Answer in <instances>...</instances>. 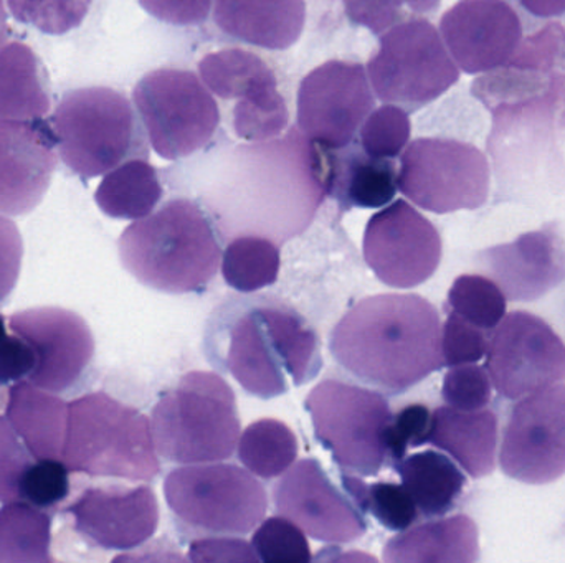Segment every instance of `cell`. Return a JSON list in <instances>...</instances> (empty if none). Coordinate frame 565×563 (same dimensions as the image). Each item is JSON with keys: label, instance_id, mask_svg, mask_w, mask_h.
<instances>
[{"label": "cell", "instance_id": "1", "mask_svg": "<svg viewBox=\"0 0 565 563\" xmlns=\"http://www.w3.org/2000/svg\"><path fill=\"white\" fill-rule=\"evenodd\" d=\"M329 350L355 379L397 396L445 366L440 314L418 294L369 296L335 324Z\"/></svg>", "mask_w": 565, "mask_h": 563}, {"label": "cell", "instance_id": "2", "mask_svg": "<svg viewBox=\"0 0 565 563\" xmlns=\"http://www.w3.org/2000/svg\"><path fill=\"white\" fill-rule=\"evenodd\" d=\"M207 354L258 399L301 387L322 367L312 327L286 304L268 297L232 301L214 311Z\"/></svg>", "mask_w": 565, "mask_h": 563}, {"label": "cell", "instance_id": "3", "mask_svg": "<svg viewBox=\"0 0 565 563\" xmlns=\"http://www.w3.org/2000/svg\"><path fill=\"white\" fill-rule=\"evenodd\" d=\"M122 267L139 283L169 294L198 293L214 280L222 250L207 215L175 198L129 225L118 241Z\"/></svg>", "mask_w": 565, "mask_h": 563}, {"label": "cell", "instance_id": "4", "mask_svg": "<svg viewBox=\"0 0 565 563\" xmlns=\"http://www.w3.org/2000/svg\"><path fill=\"white\" fill-rule=\"evenodd\" d=\"M62 462L70 473L135 483L152 481L161 469L148 416L105 392L68 407Z\"/></svg>", "mask_w": 565, "mask_h": 563}, {"label": "cell", "instance_id": "5", "mask_svg": "<svg viewBox=\"0 0 565 563\" xmlns=\"http://www.w3.org/2000/svg\"><path fill=\"white\" fill-rule=\"evenodd\" d=\"M156 452L179 465L231 458L241 440L234 390L215 372L185 373L156 403L151 415Z\"/></svg>", "mask_w": 565, "mask_h": 563}, {"label": "cell", "instance_id": "6", "mask_svg": "<svg viewBox=\"0 0 565 563\" xmlns=\"http://www.w3.org/2000/svg\"><path fill=\"white\" fill-rule=\"evenodd\" d=\"M135 109L122 93L108 86H86L66 93L52 126L60 159L82 178L98 177L138 151Z\"/></svg>", "mask_w": 565, "mask_h": 563}, {"label": "cell", "instance_id": "7", "mask_svg": "<svg viewBox=\"0 0 565 563\" xmlns=\"http://www.w3.org/2000/svg\"><path fill=\"white\" fill-rule=\"evenodd\" d=\"M318 442L351 475L375 476L387 458L391 405L382 393L341 380H324L306 397Z\"/></svg>", "mask_w": 565, "mask_h": 563}, {"label": "cell", "instance_id": "8", "mask_svg": "<svg viewBox=\"0 0 565 563\" xmlns=\"http://www.w3.org/2000/svg\"><path fill=\"white\" fill-rule=\"evenodd\" d=\"M164 496L182 524L204 534H250L268 509L267 489L235 465L174 469L166 478Z\"/></svg>", "mask_w": 565, "mask_h": 563}, {"label": "cell", "instance_id": "9", "mask_svg": "<svg viewBox=\"0 0 565 563\" xmlns=\"http://www.w3.org/2000/svg\"><path fill=\"white\" fill-rule=\"evenodd\" d=\"M369 82L381 101L415 111L440 98L460 79L441 33L425 19L384 32L367 63Z\"/></svg>", "mask_w": 565, "mask_h": 563}, {"label": "cell", "instance_id": "10", "mask_svg": "<svg viewBox=\"0 0 565 563\" xmlns=\"http://www.w3.org/2000/svg\"><path fill=\"white\" fill-rule=\"evenodd\" d=\"M136 108L156 154L168 161L204 148L221 122L217 102L195 73L159 68L139 79Z\"/></svg>", "mask_w": 565, "mask_h": 563}, {"label": "cell", "instance_id": "11", "mask_svg": "<svg viewBox=\"0 0 565 563\" xmlns=\"http://www.w3.org/2000/svg\"><path fill=\"white\" fill-rule=\"evenodd\" d=\"M487 155L468 142L420 138L402 154L398 191L424 210L451 214L475 210L490 195Z\"/></svg>", "mask_w": 565, "mask_h": 563}, {"label": "cell", "instance_id": "12", "mask_svg": "<svg viewBox=\"0 0 565 563\" xmlns=\"http://www.w3.org/2000/svg\"><path fill=\"white\" fill-rule=\"evenodd\" d=\"M473 95L497 121L514 115H543L565 93V30L559 22L521 40L514 55L500 68L483 73L471 86Z\"/></svg>", "mask_w": 565, "mask_h": 563}, {"label": "cell", "instance_id": "13", "mask_svg": "<svg viewBox=\"0 0 565 563\" xmlns=\"http://www.w3.org/2000/svg\"><path fill=\"white\" fill-rule=\"evenodd\" d=\"M487 370L501 397L520 400L565 382V344L559 334L527 311L507 314L491 333Z\"/></svg>", "mask_w": 565, "mask_h": 563}, {"label": "cell", "instance_id": "14", "mask_svg": "<svg viewBox=\"0 0 565 563\" xmlns=\"http://www.w3.org/2000/svg\"><path fill=\"white\" fill-rule=\"evenodd\" d=\"M508 478L551 485L565 475V382L523 397L511 409L498 453Z\"/></svg>", "mask_w": 565, "mask_h": 563}, {"label": "cell", "instance_id": "15", "mask_svg": "<svg viewBox=\"0 0 565 563\" xmlns=\"http://www.w3.org/2000/svg\"><path fill=\"white\" fill-rule=\"evenodd\" d=\"M372 109L374 95L361 63L329 59L299 85V129L322 148H348Z\"/></svg>", "mask_w": 565, "mask_h": 563}, {"label": "cell", "instance_id": "16", "mask_svg": "<svg viewBox=\"0 0 565 563\" xmlns=\"http://www.w3.org/2000/svg\"><path fill=\"white\" fill-rule=\"evenodd\" d=\"M362 250L375 277L392 288H414L430 280L444 253L435 225L405 201L372 215Z\"/></svg>", "mask_w": 565, "mask_h": 563}, {"label": "cell", "instance_id": "17", "mask_svg": "<svg viewBox=\"0 0 565 563\" xmlns=\"http://www.w3.org/2000/svg\"><path fill=\"white\" fill-rule=\"evenodd\" d=\"M9 329L35 353V369L29 382L46 392L62 393L75 387L95 356V339L88 324L65 307L19 311L9 317Z\"/></svg>", "mask_w": 565, "mask_h": 563}, {"label": "cell", "instance_id": "18", "mask_svg": "<svg viewBox=\"0 0 565 563\" xmlns=\"http://www.w3.org/2000/svg\"><path fill=\"white\" fill-rule=\"evenodd\" d=\"M275 506L309 538L328 544H348L365 534L364 511L342 495L318 459L292 465L274 489Z\"/></svg>", "mask_w": 565, "mask_h": 563}, {"label": "cell", "instance_id": "19", "mask_svg": "<svg viewBox=\"0 0 565 563\" xmlns=\"http://www.w3.org/2000/svg\"><path fill=\"white\" fill-rule=\"evenodd\" d=\"M440 33L468 75L500 68L524 39L520 13L507 0H461L441 17Z\"/></svg>", "mask_w": 565, "mask_h": 563}, {"label": "cell", "instance_id": "20", "mask_svg": "<svg viewBox=\"0 0 565 563\" xmlns=\"http://www.w3.org/2000/svg\"><path fill=\"white\" fill-rule=\"evenodd\" d=\"M76 532L96 548L128 552L158 531L159 505L149 486L88 488L66 508Z\"/></svg>", "mask_w": 565, "mask_h": 563}, {"label": "cell", "instance_id": "21", "mask_svg": "<svg viewBox=\"0 0 565 563\" xmlns=\"http://www.w3.org/2000/svg\"><path fill=\"white\" fill-rule=\"evenodd\" d=\"M56 139L43 119L0 118V214H30L56 169Z\"/></svg>", "mask_w": 565, "mask_h": 563}, {"label": "cell", "instance_id": "22", "mask_svg": "<svg viewBox=\"0 0 565 563\" xmlns=\"http://www.w3.org/2000/svg\"><path fill=\"white\" fill-rule=\"evenodd\" d=\"M481 257L510 301L541 300L565 281V241L554 227L488 248Z\"/></svg>", "mask_w": 565, "mask_h": 563}, {"label": "cell", "instance_id": "23", "mask_svg": "<svg viewBox=\"0 0 565 563\" xmlns=\"http://www.w3.org/2000/svg\"><path fill=\"white\" fill-rule=\"evenodd\" d=\"M427 443L448 453L470 478L481 479L497 468L500 425L488 409L467 412L438 407L431 413Z\"/></svg>", "mask_w": 565, "mask_h": 563}, {"label": "cell", "instance_id": "24", "mask_svg": "<svg viewBox=\"0 0 565 563\" xmlns=\"http://www.w3.org/2000/svg\"><path fill=\"white\" fill-rule=\"evenodd\" d=\"M215 23L227 35L267 50L295 45L305 30V0H214Z\"/></svg>", "mask_w": 565, "mask_h": 563}, {"label": "cell", "instance_id": "25", "mask_svg": "<svg viewBox=\"0 0 565 563\" xmlns=\"http://www.w3.org/2000/svg\"><path fill=\"white\" fill-rule=\"evenodd\" d=\"M6 415L33 459L63 458L68 405L56 393L30 382L13 383Z\"/></svg>", "mask_w": 565, "mask_h": 563}, {"label": "cell", "instance_id": "26", "mask_svg": "<svg viewBox=\"0 0 565 563\" xmlns=\"http://www.w3.org/2000/svg\"><path fill=\"white\" fill-rule=\"evenodd\" d=\"M478 559V528L465 515L407 529L384 548V561L391 563H471Z\"/></svg>", "mask_w": 565, "mask_h": 563}, {"label": "cell", "instance_id": "27", "mask_svg": "<svg viewBox=\"0 0 565 563\" xmlns=\"http://www.w3.org/2000/svg\"><path fill=\"white\" fill-rule=\"evenodd\" d=\"M52 108L49 86L35 52L22 42L0 45V118H45Z\"/></svg>", "mask_w": 565, "mask_h": 563}, {"label": "cell", "instance_id": "28", "mask_svg": "<svg viewBox=\"0 0 565 563\" xmlns=\"http://www.w3.org/2000/svg\"><path fill=\"white\" fill-rule=\"evenodd\" d=\"M402 486L425 518H441L457 505L467 486V476L447 456L422 452L395 465Z\"/></svg>", "mask_w": 565, "mask_h": 563}, {"label": "cell", "instance_id": "29", "mask_svg": "<svg viewBox=\"0 0 565 563\" xmlns=\"http://www.w3.org/2000/svg\"><path fill=\"white\" fill-rule=\"evenodd\" d=\"M334 161L328 175V192L344 207H384L395 197L397 172L392 159L345 151Z\"/></svg>", "mask_w": 565, "mask_h": 563}, {"label": "cell", "instance_id": "30", "mask_svg": "<svg viewBox=\"0 0 565 563\" xmlns=\"http://www.w3.org/2000/svg\"><path fill=\"white\" fill-rule=\"evenodd\" d=\"M162 194L158 171L142 159H131L105 175L95 202L103 214L116 220H139L152 214Z\"/></svg>", "mask_w": 565, "mask_h": 563}, {"label": "cell", "instance_id": "31", "mask_svg": "<svg viewBox=\"0 0 565 563\" xmlns=\"http://www.w3.org/2000/svg\"><path fill=\"white\" fill-rule=\"evenodd\" d=\"M52 516L26 501L0 509V563L52 562Z\"/></svg>", "mask_w": 565, "mask_h": 563}, {"label": "cell", "instance_id": "32", "mask_svg": "<svg viewBox=\"0 0 565 563\" xmlns=\"http://www.w3.org/2000/svg\"><path fill=\"white\" fill-rule=\"evenodd\" d=\"M204 85L222 99H242L278 85L274 69L255 53L242 48L209 53L199 62Z\"/></svg>", "mask_w": 565, "mask_h": 563}, {"label": "cell", "instance_id": "33", "mask_svg": "<svg viewBox=\"0 0 565 563\" xmlns=\"http://www.w3.org/2000/svg\"><path fill=\"white\" fill-rule=\"evenodd\" d=\"M298 439L292 430L274 419L260 420L245 429L238 440V459L264 479L277 478L295 465Z\"/></svg>", "mask_w": 565, "mask_h": 563}, {"label": "cell", "instance_id": "34", "mask_svg": "<svg viewBox=\"0 0 565 563\" xmlns=\"http://www.w3.org/2000/svg\"><path fill=\"white\" fill-rule=\"evenodd\" d=\"M280 248L270 238L238 237L228 243L222 258V274L228 286L254 293L271 286L280 274Z\"/></svg>", "mask_w": 565, "mask_h": 563}, {"label": "cell", "instance_id": "35", "mask_svg": "<svg viewBox=\"0 0 565 563\" xmlns=\"http://www.w3.org/2000/svg\"><path fill=\"white\" fill-rule=\"evenodd\" d=\"M448 307L471 326L493 333L507 316L508 300L497 281L480 274H461L448 291Z\"/></svg>", "mask_w": 565, "mask_h": 563}, {"label": "cell", "instance_id": "36", "mask_svg": "<svg viewBox=\"0 0 565 563\" xmlns=\"http://www.w3.org/2000/svg\"><path fill=\"white\" fill-rule=\"evenodd\" d=\"M289 121L285 98L278 85L260 89L247 98L238 99L234 111V128L238 138L247 141H267L277 138Z\"/></svg>", "mask_w": 565, "mask_h": 563}, {"label": "cell", "instance_id": "37", "mask_svg": "<svg viewBox=\"0 0 565 563\" xmlns=\"http://www.w3.org/2000/svg\"><path fill=\"white\" fill-rule=\"evenodd\" d=\"M10 15L45 35H65L85 22L93 0H6Z\"/></svg>", "mask_w": 565, "mask_h": 563}, {"label": "cell", "instance_id": "38", "mask_svg": "<svg viewBox=\"0 0 565 563\" xmlns=\"http://www.w3.org/2000/svg\"><path fill=\"white\" fill-rule=\"evenodd\" d=\"M411 118L404 108L385 102L362 122V151L374 159H395L402 154L411 139Z\"/></svg>", "mask_w": 565, "mask_h": 563}, {"label": "cell", "instance_id": "39", "mask_svg": "<svg viewBox=\"0 0 565 563\" xmlns=\"http://www.w3.org/2000/svg\"><path fill=\"white\" fill-rule=\"evenodd\" d=\"M344 6L352 22L381 35L398 23L435 12L440 0H344Z\"/></svg>", "mask_w": 565, "mask_h": 563}, {"label": "cell", "instance_id": "40", "mask_svg": "<svg viewBox=\"0 0 565 563\" xmlns=\"http://www.w3.org/2000/svg\"><path fill=\"white\" fill-rule=\"evenodd\" d=\"M252 544L260 562L306 563L312 559L305 531L285 516L267 519L260 524Z\"/></svg>", "mask_w": 565, "mask_h": 563}, {"label": "cell", "instance_id": "41", "mask_svg": "<svg viewBox=\"0 0 565 563\" xmlns=\"http://www.w3.org/2000/svg\"><path fill=\"white\" fill-rule=\"evenodd\" d=\"M70 469L62 459H35L20 481V501L40 509L55 508L70 495Z\"/></svg>", "mask_w": 565, "mask_h": 563}, {"label": "cell", "instance_id": "42", "mask_svg": "<svg viewBox=\"0 0 565 563\" xmlns=\"http://www.w3.org/2000/svg\"><path fill=\"white\" fill-rule=\"evenodd\" d=\"M491 390L493 382L487 369L475 364H463L448 370L441 386V396L447 405L471 412L487 409L493 393Z\"/></svg>", "mask_w": 565, "mask_h": 563}, {"label": "cell", "instance_id": "43", "mask_svg": "<svg viewBox=\"0 0 565 563\" xmlns=\"http://www.w3.org/2000/svg\"><path fill=\"white\" fill-rule=\"evenodd\" d=\"M367 511L388 531L404 532L417 522L418 509L407 489L394 483L369 486Z\"/></svg>", "mask_w": 565, "mask_h": 563}, {"label": "cell", "instance_id": "44", "mask_svg": "<svg viewBox=\"0 0 565 563\" xmlns=\"http://www.w3.org/2000/svg\"><path fill=\"white\" fill-rule=\"evenodd\" d=\"M431 413L424 403H412L392 416L385 432L387 456L397 465L405 458L408 448L427 445Z\"/></svg>", "mask_w": 565, "mask_h": 563}, {"label": "cell", "instance_id": "45", "mask_svg": "<svg viewBox=\"0 0 565 563\" xmlns=\"http://www.w3.org/2000/svg\"><path fill=\"white\" fill-rule=\"evenodd\" d=\"M488 333L471 326L458 314H448L441 327V353L445 366L477 364L483 359L488 349Z\"/></svg>", "mask_w": 565, "mask_h": 563}, {"label": "cell", "instance_id": "46", "mask_svg": "<svg viewBox=\"0 0 565 563\" xmlns=\"http://www.w3.org/2000/svg\"><path fill=\"white\" fill-rule=\"evenodd\" d=\"M9 420L0 416V502L20 501V481L33 463Z\"/></svg>", "mask_w": 565, "mask_h": 563}, {"label": "cell", "instance_id": "47", "mask_svg": "<svg viewBox=\"0 0 565 563\" xmlns=\"http://www.w3.org/2000/svg\"><path fill=\"white\" fill-rule=\"evenodd\" d=\"M23 240L15 221L0 215V304L15 290L22 270Z\"/></svg>", "mask_w": 565, "mask_h": 563}, {"label": "cell", "instance_id": "48", "mask_svg": "<svg viewBox=\"0 0 565 563\" xmlns=\"http://www.w3.org/2000/svg\"><path fill=\"white\" fill-rule=\"evenodd\" d=\"M139 6L161 22L198 25L207 20L214 0H138Z\"/></svg>", "mask_w": 565, "mask_h": 563}, {"label": "cell", "instance_id": "49", "mask_svg": "<svg viewBox=\"0 0 565 563\" xmlns=\"http://www.w3.org/2000/svg\"><path fill=\"white\" fill-rule=\"evenodd\" d=\"M35 364L36 357L32 347L17 334L7 336L0 343V383L2 386L29 379L30 373L35 369Z\"/></svg>", "mask_w": 565, "mask_h": 563}, {"label": "cell", "instance_id": "50", "mask_svg": "<svg viewBox=\"0 0 565 563\" xmlns=\"http://www.w3.org/2000/svg\"><path fill=\"white\" fill-rule=\"evenodd\" d=\"M192 562H260L255 549L241 539H201L192 542Z\"/></svg>", "mask_w": 565, "mask_h": 563}, {"label": "cell", "instance_id": "51", "mask_svg": "<svg viewBox=\"0 0 565 563\" xmlns=\"http://www.w3.org/2000/svg\"><path fill=\"white\" fill-rule=\"evenodd\" d=\"M524 10L540 19H556L564 15L565 0H518Z\"/></svg>", "mask_w": 565, "mask_h": 563}, {"label": "cell", "instance_id": "52", "mask_svg": "<svg viewBox=\"0 0 565 563\" xmlns=\"http://www.w3.org/2000/svg\"><path fill=\"white\" fill-rule=\"evenodd\" d=\"M7 36V2L0 0V45H3V40Z\"/></svg>", "mask_w": 565, "mask_h": 563}, {"label": "cell", "instance_id": "53", "mask_svg": "<svg viewBox=\"0 0 565 563\" xmlns=\"http://www.w3.org/2000/svg\"><path fill=\"white\" fill-rule=\"evenodd\" d=\"M7 336H9V334H7L6 320H3L2 314H0V343H2Z\"/></svg>", "mask_w": 565, "mask_h": 563}]
</instances>
